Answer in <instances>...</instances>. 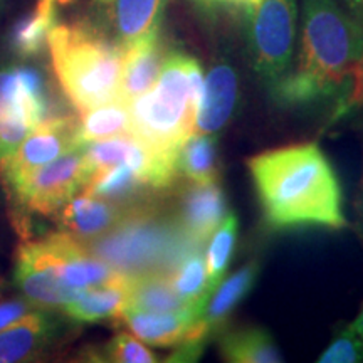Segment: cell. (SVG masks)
Masks as SVG:
<instances>
[{
	"label": "cell",
	"instance_id": "6da1fadb",
	"mask_svg": "<svg viewBox=\"0 0 363 363\" xmlns=\"http://www.w3.org/2000/svg\"><path fill=\"white\" fill-rule=\"evenodd\" d=\"M286 104L335 101L333 118L363 104V27L337 0H303L296 66L272 86Z\"/></svg>",
	"mask_w": 363,
	"mask_h": 363
},
{
	"label": "cell",
	"instance_id": "7a4b0ae2",
	"mask_svg": "<svg viewBox=\"0 0 363 363\" xmlns=\"http://www.w3.org/2000/svg\"><path fill=\"white\" fill-rule=\"evenodd\" d=\"M247 167L272 229L347 227L338 177L318 145L269 150L249 158Z\"/></svg>",
	"mask_w": 363,
	"mask_h": 363
},
{
	"label": "cell",
	"instance_id": "3957f363",
	"mask_svg": "<svg viewBox=\"0 0 363 363\" xmlns=\"http://www.w3.org/2000/svg\"><path fill=\"white\" fill-rule=\"evenodd\" d=\"M48 49L57 83L79 113L118 99L125 49L93 22H57Z\"/></svg>",
	"mask_w": 363,
	"mask_h": 363
},
{
	"label": "cell",
	"instance_id": "277c9868",
	"mask_svg": "<svg viewBox=\"0 0 363 363\" xmlns=\"http://www.w3.org/2000/svg\"><path fill=\"white\" fill-rule=\"evenodd\" d=\"M203 246L182 233L179 224H172L153 214L150 208H126L121 220L91 240L88 247L94 256L126 276L145 272L170 274L190 249Z\"/></svg>",
	"mask_w": 363,
	"mask_h": 363
},
{
	"label": "cell",
	"instance_id": "5b68a950",
	"mask_svg": "<svg viewBox=\"0 0 363 363\" xmlns=\"http://www.w3.org/2000/svg\"><path fill=\"white\" fill-rule=\"evenodd\" d=\"M189 57L169 54L155 86L128 103L130 135L150 148L179 152L194 133L197 111L190 101Z\"/></svg>",
	"mask_w": 363,
	"mask_h": 363
},
{
	"label": "cell",
	"instance_id": "8992f818",
	"mask_svg": "<svg viewBox=\"0 0 363 363\" xmlns=\"http://www.w3.org/2000/svg\"><path fill=\"white\" fill-rule=\"evenodd\" d=\"M252 66L274 86L293 62L298 27V0H259L247 9Z\"/></svg>",
	"mask_w": 363,
	"mask_h": 363
},
{
	"label": "cell",
	"instance_id": "52a82bcc",
	"mask_svg": "<svg viewBox=\"0 0 363 363\" xmlns=\"http://www.w3.org/2000/svg\"><path fill=\"white\" fill-rule=\"evenodd\" d=\"M49 113L43 76L29 66L0 69V162L11 157Z\"/></svg>",
	"mask_w": 363,
	"mask_h": 363
},
{
	"label": "cell",
	"instance_id": "ba28073f",
	"mask_svg": "<svg viewBox=\"0 0 363 363\" xmlns=\"http://www.w3.org/2000/svg\"><path fill=\"white\" fill-rule=\"evenodd\" d=\"M89 177L91 170L79 147L40 167L7 192L13 206L27 214L56 216L59 208L84 189Z\"/></svg>",
	"mask_w": 363,
	"mask_h": 363
},
{
	"label": "cell",
	"instance_id": "9c48e42d",
	"mask_svg": "<svg viewBox=\"0 0 363 363\" xmlns=\"http://www.w3.org/2000/svg\"><path fill=\"white\" fill-rule=\"evenodd\" d=\"M78 120L71 115H51L22 142L16 152L0 162V180L11 190L33 172L67 152L79 148Z\"/></svg>",
	"mask_w": 363,
	"mask_h": 363
},
{
	"label": "cell",
	"instance_id": "30bf717a",
	"mask_svg": "<svg viewBox=\"0 0 363 363\" xmlns=\"http://www.w3.org/2000/svg\"><path fill=\"white\" fill-rule=\"evenodd\" d=\"M16 283L33 305L44 308H62L83 291L61 279L44 239L21 244L16 256Z\"/></svg>",
	"mask_w": 363,
	"mask_h": 363
},
{
	"label": "cell",
	"instance_id": "8fae6325",
	"mask_svg": "<svg viewBox=\"0 0 363 363\" xmlns=\"http://www.w3.org/2000/svg\"><path fill=\"white\" fill-rule=\"evenodd\" d=\"M163 0H93V22L120 48L158 33Z\"/></svg>",
	"mask_w": 363,
	"mask_h": 363
},
{
	"label": "cell",
	"instance_id": "7c38bea8",
	"mask_svg": "<svg viewBox=\"0 0 363 363\" xmlns=\"http://www.w3.org/2000/svg\"><path fill=\"white\" fill-rule=\"evenodd\" d=\"M225 216L227 201L217 182L192 184L182 197L177 224L194 242L206 244Z\"/></svg>",
	"mask_w": 363,
	"mask_h": 363
},
{
	"label": "cell",
	"instance_id": "4fadbf2b",
	"mask_svg": "<svg viewBox=\"0 0 363 363\" xmlns=\"http://www.w3.org/2000/svg\"><path fill=\"white\" fill-rule=\"evenodd\" d=\"M126 208L118 202L106 201L88 192L76 194L56 212L65 233L81 239H96L111 230Z\"/></svg>",
	"mask_w": 363,
	"mask_h": 363
},
{
	"label": "cell",
	"instance_id": "5bb4252c",
	"mask_svg": "<svg viewBox=\"0 0 363 363\" xmlns=\"http://www.w3.org/2000/svg\"><path fill=\"white\" fill-rule=\"evenodd\" d=\"M163 62L165 48L160 43L158 33L150 34L125 48L118 99L131 103L140 94L152 89L160 76Z\"/></svg>",
	"mask_w": 363,
	"mask_h": 363
},
{
	"label": "cell",
	"instance_id": "9a60e30c",
	"mask_svg": "<svg viewBox=\"0 0 363 363\" xmlns=\"http://www.w3.org/2000/svg\"><path fill=\"white\" fill-rule=\"evenodd\" d=\"M238 76L229 65H216L208 71L194 133L212 135L224 128L238 103Z\"/></svg>",
	"mask_w": 363,
	"mask_h": 363
},
{
	"label": "cell",
	"instance_id": "2e32d148",
	"mask_svg": "<svg viewBox=\"0 0 363 363\" xmlns=\"http://www.w3.org/2000/svg\"><path fill=\"white\" fill-rule=\"evenodd\" d=\"M197 318L192 311L152 313L125 308L116 320L145 343L153 347H177L187 337Z\"/></svg>",
	"mask_w": 363,
	"mask_h": 363
},
{
	"label": "cell",
	"instance_id": "e0dca14e",
	"mask_svg": "<svg viewBox=\"0 0 363 363\" xmlns=\"http://www.w3.org/2000/svg\"><path fill=\"white\" fill-rule=\"evenodd\" d=\"M128 305V276L118 272L108 283L83 289L62 310L71 320L81 323H96L121 315Z\"/></svg>",
	"mask_w": 363,
	"mask_h": 363
},
{
	"label": "cell",
	"instance_id": "ac0fdd59",
	"mask_svg": "<svg viewBox=\"0 0 363 363\" xmlns=\"http://www.w3.org/2000/svg\"><path fill=\"white\" fill-rule=\"evenodd\" d=\"M72 0H38L33 11H29L13 24L11 30L12 51L21 57H34L48 48L49 33L59 22V16Z\"/></svg>",
	"mask_w": 363,
	"mask_h": 363
},
{
	"label": "cell",
	"instance_id": "d6986e66",
	"mask_svg": "<svg viewBox=\"0 0 363 363\" xmlns=\"http://www.w3.org/2000/svg\"><path fill=\"white\" fill-rule=\"evenodd\" d=\"M54 333V321L45 313H27L0 331V363L24 362L38 355Z\"/></svg>",
	"mask_w": 363,
	"mask_h": 363
},
{
	"label": "cell",
	"instance_id": "ffe728a7",
	"mask_svg": "<svg viewBox=\"0 0 363 363\" xmlns=\"http://www.w3.org/2000/svg\"><path fill=\"white\" fill-rule=\"evenodd\" d=\"M126 308L152 313H195L175 291L170 274L167 272H145V274L128 276Z\"/></svg>",
	"mask_w": 363,
	"mask_h": 363
},
{
	"label": "cell",
	"instance_id": "44dd1931",
	"mask_svg": "<svg viewBox=\"0 0 363 363\" xmlns=\"http://www.w3.org/2000/svg\"><path fill=\"white\" fill-rule=\"evenodd\" d=\"M257 276H259V264L252 261L235 271L229 279L220 281L199 316V320L203 321L211 333L219 328L230 315V311L251 293Z\"/></svg>",
	"mask_w": 363,
	"mask_h": 363
},
{
	"label": "cell",
	"instance_id": "7402d4cb",
	"mask_svg": "<svg viewBox=\"0 0 363 363\" xmlns=\"http://www.w3.org/2000/svg\"><path fill=\"white\" fill-rule=\"evenodd\" d=\"M220 353L233 363H279L283 362L278 345L266 330H235L220 338Z\"/></svg>",
	"mask_w": 363,
	"mask_h": 363
},
{
	"label": "cell",
	"instance_id": "603a6c76",
	"mask_svg": "<svg viewBox=\"0 0 363 363\" xmlns=\"http://www.w3.org/2000/svg\"><path fill=\"white\" fill-rule=\"evenodd\" d=\"M217 140L206 133H192L180 145L177 153V170L192 184H212L219 177Z\"/></svg>",
	"mask_w": 363,
	"mask_h": 363
},
{
	"label": "cell",
	"instance_id": "cb8c5ba5",
	"mask_svg": "<svg viewBox=\"0 0 363 363\" xmlns=\"http://www.w3.org/2000/svg\"><path fill=\"white\" fill-rule=\"evenodd\" d=\"M202 246L190 249L170 272L172 284L175 291L185 299V303L201 316V313L212 296L214 289L207 278L206 261L202 257Z\"/></svg>",
	"mask_w": 363,
	"mask_h": 363
},
{
	"label": "cell",
	"instance_id": "d4e9b609",
	"mask_svg": "<svg viewBox=\"0 0 363 363\" xmlns=\"http://www.w3.org/2000/svg\"><path fill=\"white\" fill-rule=\"evenodd\" d=\"M130 133V108L128 103L115 101L99 104L96 108L81 113L78 120V145L106 140L111 136Z\"/></svg>",
	"mask_w": 363,
	"mask_h": 363
},
{
	"label": "cell",
	"instance_id": "484cf974",
	"mask_svg": "<svg viewBox=\"0 0 363 363\" xmlns=\"http://www.w3.org/2000/svg\"><path fill=\"white\" fill-rule=\"evenodd\" d=\"M143 187L147 185L130 167L115 165L91 174L83 190L91 195H96V197L120 203L125 202L126 199L135 197Z\"/></svg>",
	"mask_w": 363,
	"mask_h": 363
},
{
	"label": "cell",
	"instance_id": "4316f807",
	"mask_svg": "<svg viewBox=\"0 0 363 363\" xmlns=\"http://www.w3.org/2000/svg\"><path fill=\"white\" fill-rule=\"evenodd\" d=\"M239 234V220L234 214H227L224 222L219 229L211 235L212 240L207 249V269H208V283L212 289L216 288L224 279L227 267H229L230 256L234 252L235 240Z\"/></svg>",
	"mask_w": 363,
	"mask_h": 363
},
{
	"label": "cell",
	"instance_id": "83f0119b",
	"mask_svg": "<svg viewBox=\"0 0 363 363\" xmlns=\"http://www.w3.org/2000/svg\"><path fill=\"white\" fill-rule=\"evenodd\" d=\"M320 363H357L363 362V340L350 326L340 330L330 347L318 358Z\"/></svg>",
	"mask_w": 363,
	"mask_h": 363
},
{
	"label": "cell",
	"instance_id": "f1b7e54d",
	"mask_svg": "<svg viewBox=\"0 0 363 363\" xmlns=\"http://www.w3.org/2000/svg\"><path fill=\"white\" fill-rule=\"evenodd\" d=\"M106 360L118 363H153L158 362L157 355L130 333H118L108 343Z\"/></svg>",
	"mask_w": 363,
	"mask_h": 363
},
{
	"label": "cell",
	"instance_id": "f546056e",
	"mask_svg": "<svg viewBox=\"0 0 363 363\" xmlns=\"http://www.w3.org/2000/svg\"><path fill=\"white\" fill-rule=\"evenodd\" d=\"M33 308V303L29 299H7V301H0V331L7 328L9 325L19 321L22 316Z\"/></svg>",
	"mask_w": 363,
	"mask_h": 363
},
{
	"label": "cell",
	"instance_id": "4dcf8cb0",
	"mask_svg": "<svg viewBox=\"0 0 363 363\" xmlns=\"http://www.w3.org/2000/svg\"><path fill=\"white\" fill-rule=\"evenodd\" d=\"M355 230L363 244V177L355 199Z\"/></svg>",
	"mask_w": 363,
	"mask_h": 363
},
{
	"label": "cell",
	"instance_id": "1f68e13d",
	"mask_svg": "<svg viewBox=\"0 0 363 363\" xmlns=\"http://www.w3.org/2000/svg\"><path fill=\"white\" fill-rule=\"evenodd\" d=\"M337 2L363 27V0H337Z\"/></svg>",
	"mask_w": 363,
	"mask_h": 363
},
{
	"label": "cell",
	"instance_id": "d6a6232c",
	"mask_svg": "<svg viewBox=\"0 0 363 363\" xmlns=\"http://www.w3.org/2000/svg\"><path fill=\"white\" fill-rule=\"evenodd\" d=\"M202 2L206 4H224V6H235V7H244L247 11V9H251L256 6L259 0H202Z\"/></svg>",
	"mask_w": 363,
	"mask_h": 363
},
{
	"label": "cell",
	"instance_id": "836d02e7",
	"mask_svg": "<svg viewBox=\"0 0 363 363\" xmlns=\"http://www.w3.org/2000/svg\"><path fill=\"white\" fill-rule=\"evenodd\" d=\"M350 328H352L353 331H355L358 337H360V338L363 340V308H362V311L358 313L357 320L353 321V323L350 325Z\"/></svg>",
	"mask_w": 363,
	"mask_h": 363
}]
</instances>
